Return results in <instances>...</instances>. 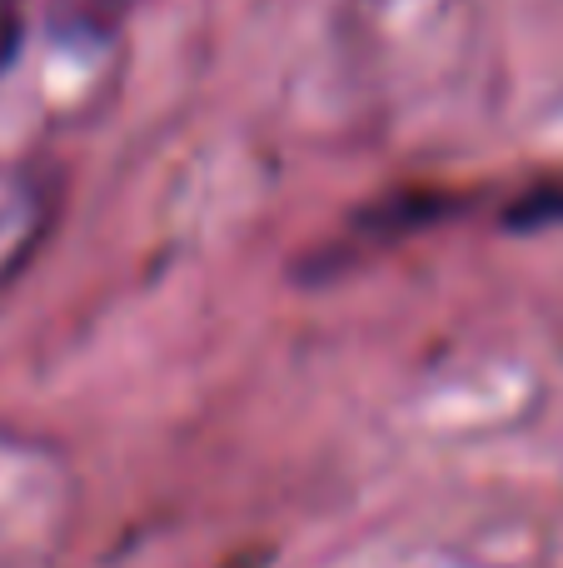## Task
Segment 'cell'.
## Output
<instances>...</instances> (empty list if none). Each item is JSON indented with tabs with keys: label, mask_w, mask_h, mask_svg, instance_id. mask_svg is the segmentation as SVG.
Returning <instances> with one entry per match:
<instances>
[{
	"label": "cell",
	"mask_w": 563,
	"mask_h": 568,
	"mask_svg": "<svg viewBox=\"0 0 563 568\" xmlns=\"http://www.w3.org/2000/svg\"><path fill=\"white\" fill-rule=\"evenodd\" d=\"M509 225L514 230H544V225H563V180L534 185L514 210H509Z\"/></svg>",
	"instance_id": "1"
}]
</instances>
